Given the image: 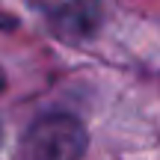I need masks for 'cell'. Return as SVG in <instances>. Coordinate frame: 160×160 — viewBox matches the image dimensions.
<instances>
[{"label": "cell", "mask_w": 160, "mask_h": 160, "mask_svg": "<svg viewBox=\"0 0 160 160\" xmlns=\"http://www.w3.org/2000/svg\"><path fill=\"white\" fill-rule=\"evenodd\" d=\"M89 148V133L83 122L68 113L39 116L27 128L18 160H80Z\"/></svg>", "instance_id": "1"}, {"label": "cell", "mask_w": 160, "mask_h": 160, "mask_svg": "<svg viewBox=\"0 0 160 160\" xmlns=\"http://www.w3.org/2000/svg\"><path fill=\"white\" fill-rule=\"evenodd\" d=\"M48 27L65 42H86L101 27V0H33Z\"/></svg>", "instance_id": "2"}, {"label": "cell", "mask_w": 160, "mask_h": 160, "mask_svg": "<svg viewBox=\"0 0 160 160\" xmlns=\"http://www.w3.org/2000/svg\"><path fill=\"white\" fill-rule=\"evenodd\" d=\"M3 89H6V74H3V68H0V95H3Z\"/></svg>", "instance_id": "3"}, {"label": "cell", "mask_w": 160, "mask_h": 160, "mask_svg": "<svg viewBox=\"0 0 160 160\" xmlns=\"http://www.w3.org/2000/svg\"><path fill=\"white\" fill-rule=\"evenodd\" d=\"M0 137H3V131H0Z\"/></svg>", "instance_id": "4"}]
</instances>
